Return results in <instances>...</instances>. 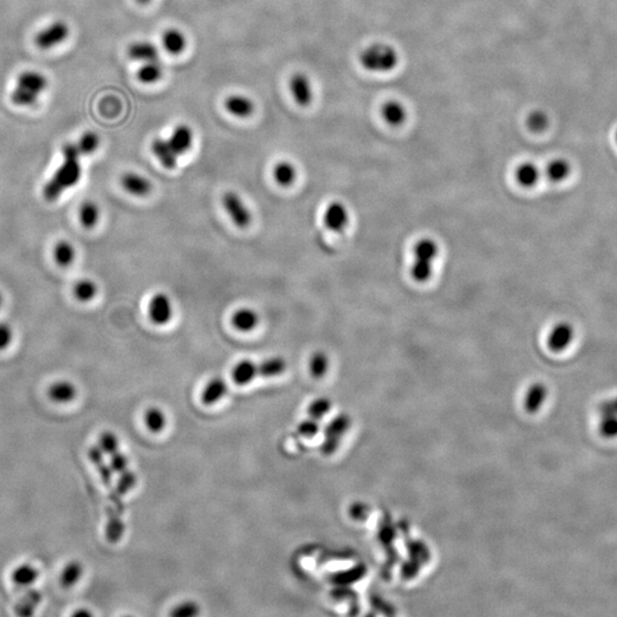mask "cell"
I'll use <instances>...</instances> for the list:
<instances>
[{"label":"cell","mask_w":617,"mask_h":617,"mask_svg":"<svg viewBox=\"0 0 617 617\" xmlns=\"http://www.w3.org/2000/svg\"><path fill=\"white\" fill-rule=\"evenodd\" d=\"M62 154V165L43 189L44 198L50 203L57 201L63 192L75 187L82 179V170L79 161L82 154L77 145L68 143L63 147Z\"/></svg>","instance_id":"6da1fadb"},{"label":"cell","mask_w":617,"mask_h":617,"mask_svg":"<svg viewBox=\"0 0 617 617\" xmlns=\"http://www.w3.org/2000/svg\"><path fill=\"white\" fill-rule=\"evenodd\" d=\"M439 256V245L429 237L421 238L413 246L411 277L414 282L426 284L435 273V264Z\"/></svg>","instance_id":"7a4b0ae2"},{"label":"cell","mask_w":617,"mask_h":617,"mask_svg":"<svg viewBox=\"0 0 617 617\" xmlns=\"http://www.w3.org/2000/svg\"><path fill=\"white\" fill-rule=\"evenodd\" d=\"M48 86V78L43 73L32 70L24 71L17 77L12 93L13 103L19 107H31L37 103L38 99Z\"/></svg>","instance_id":"3957f363"},{"label":"cell","mask_w":617,"mask_h":617,"mask_svg":"<svg viewBox=\"0 0 617 617\" xmlns=\"http://www.w3.org/2000/svg\"><path fill=\"white\" fill-rule=\"evenodd\" d=\"M359 62L370 73H390L398 66V52L388 44L370 45L361 52Z\"/></svg>","instance_id":"277c9868"},{"label":"cell","mask_w":617,"mask_h":617,"mask_svg":"<svg viewBox=\"0 0 617 617\" xmlns=\"http://www.w3.org/2000/svg\"><path fill=\"white\" fill-rule=\"evenodd\" d=\"M223 206L235 226L244 229L251 224L252 214L242 198L235 192L228 191L223 196Z\"/></svg>","instance_id":"5b68a950"},{"label":"cell","mask_w":617,"mask_h":617,"mask_svg":"<svg viewBox=\"0 0 617 617\" xmlns=\"http://www.w3.org/2000/svg\"><path fill=\"white\" fill-rule=\"evenodd\" d=\"M70 35L69 25L63 21H55L43 29L35 38V43L41 50H50L62 44Z\"/></svg>","instance_id":"8992f818"},{"label":"cell","mask_w":617,"mask_h":617,"mask_svg":"<svg viewBox=\"0 0 617 617\" xmlns=\"http://www.w3.org/2000/svg\"><path fill=\"white\" fill-rule=\"evenodd\" d=\"M324 223L333 232L344 231L350 223V213L341 201H332L324 212Z\"/></svg>","instance_id":"52a82bcc"},{"label":"cell","mask_w":617,"mask_h":617,"mask_svg":"<svg viewBox=\"0 0 617 617\" xmlns=\"http://www.w3.org/2000/svg\"><path fill=\"white\" fill-rule=\"evenodd\" d=\"M350 420L345 415L335 417L325 429V442L323 444V451L325 454H332L339 446L340 440L348 431Z\"/></svg>","instance_id":"ba28073f"},{"label":"cell","mask_w":617,"mask_h":617,"mask_svg":"<svg viewBox=\"0 0 617 617\" xmlns=\"http://www.w3.org/2000/svg\"><path fill=\"white\" fill-rule=\"evenodd\" d=\"M149 317L158 326L166 325L173 317L172 302L164 293H157L149 303Z\"/></svg>","instance_id":"9c48e42d"},{"label":"cell","mask_w":617,"mask_h":617,"mask_svg":"<svg viewBox=\"0 0 617 617\" xmlns=\"http://www.w3.org/2000/svg\"><path fill=\"white\" fill-rule=\"evenodd\" d=\"M573 340V326L568 323H559L550 331L548 347L553 352L564 351L569 347Z\"/></svg>","instance_id":"30bf717a"},{"label":"cell","mask_w":617,"mask_h":617,"mask_svg":"<svg viewBox=\"0 0 617 617\" xmlns=\"http://www.w3.org/2000/svg\"><path fill=\"white\" fill-rule=\"evenodd\" d=\"M289 89H291V95L296 101V103L300 104L302 107H307L311 103L312 97H314V92H312L310 80L304 73H295L291 77L289 80Z\"/></svg>","instance_id":"8fae6325"},{"label":"cell","mask_w":617,"mask_h":617,"mask_svg":"<svg viewBox=\"0 0 617 617\" xmlns=\"http://www.w3.org/2000/svg\"><path fill=\"white\" fill-rule=\"evenodd\" d=\"M151 151L164 167H166L168 170L175 168L179 154H176L168 140L156 138L151 145Z\"/></svg>","instance_id":"7c38bea8"},{"label":"cell","mask_w":617,"mask_h":617,"mask_svg":"<svg viewBox=\"0 0 617 617\" xmlns=\"http://www.w3.org/2000/svg\"><path fill=\"white\" fill-rule=\"evenodd\" d=\"M122 188L133 196L143 197L150 194L152 185L149 180L145 176L136 174V173H126L122 177Z\"/></svg>","instance_id":"4fadbf2b"},{"label":"cell","mask_w":617,"mask_h":617,"mask_svg":"<svg viewBox=\"0 0 617 617\" xmlns=\"http://www.w3.org/2000/svg\"><path fill=\"white\" fill-rule=\"evenodd\" d=\"M381 115L388 125L398 127L407 119V110L399 101H388L383 104Z\"/></svg>","instance_id":"5bb4252c"},{"label":"cell","mask_w":617,"mask_h":617,"mask_svg":"<svg viewBox=\"0 0 617 617\" xmlns=\"http://www.w3.org/2000/svg\"><path fill=\"white\" fill-rule=\"evenodd\" d=\"M226 392H228V386L226 381L222 377H214L205 386L201 393V402L206 406L217 404L226 395Z\"/></svg>","instance_id":"9a60e30c"},{"label":"cell","mask_w":617,"mask_h":617,"mask_svg":"<svg viewBox=\"0 0 617 617\" xmlns=\"http://www.w3.org/2000/svg\"><path fill=\"white\" fill-rule=\"evenodd\" d=\"M77 395V388L69 381H59L48 389V397L57 404H68L75 400Z\"/></svg>","instance_id":"2e32d148"},{"label":"cell","mask_w":617,"mask_h":617,"mask_svg":"<svg viewBox=\"0 0 617 617\" xmlns=\"http://www.w3.org/2000/svg\"><path fill=\"white\" fill-rule=\"evenodd\" d=\"M257 376V363L244 359L235 363L232 370V379L237 386H247L254 381Z\"/></svg>","instance_id":"e0dca14e"},{"label":"cell","mask_w":617,"mask_h":617,"mask_svg":"<svg viewBox=\"0 0 617 617\" xmlns=\"http://www.w3.org/2000/svg\"><path fill=\"white\" fill-rule=\"evenodd\" d=\"M173 149L175 150L176 154H187L190 147H192L194 142V134L190 127L187 125H180L173 131L170 138H168Z\"/></svg>","instance_id":"ac0fdd59"},{"label":"cell","mask_w":617,"mask_h":617,"mask_svg":"<svg viewBox=\"0 0 617 617\" xmlns=\"http://www.w3.org/2000/svg\"><path fill=\"white\" fill-rule=\"evenodd\" d=\"M88 458L91 460L92 463L94 464L97 472L100 473L104 485L107 486L108 488H111L112 487L113 472L109 464L106 463L104 453L99 447V445L93 446V447L88 449Z\"/></svg>","instance_id":"d6986e66"},{"label":"cell","mask_w":617,"mask_h":617,"mask_svg":"<svg viewBox=\"0 0 617 617\" xmlns=\"http://www.w3.org/2000/svg\"><path fill=\"white\" fill-rule=\"evenodd\" d=\"M514 176L518 184L523 188L530 189L541 180V170L534 163H523L517 167Z\"/></svg>","instance_id":"ffe728a7"},{"label":"cell","mask_w":617,"mask_h":617,"mask_svg":"<svg viewBox=\"0 0 617 617\" xmlns=\"http://www.w3.org/2000/svg\"><path fill=\"white\" fill-rule=\"evenodd\" d=\"M224 107L231 113L232 116L246 118L251 116L254 111V104L248 97L242 95H231L224 101Z\"/></svg>","instance_id":"44dd1931"},{"label":"cell","mask_w":617,"mask_h":617,"mask_svg":"<svg viewBox=\"0 0 617 617\" xmlns=\"http://www.w3.org/2000/svg\"><path fill=\"white\" fill-rule=\"evenodd\" d=\"M129 57L134 61L149 62L158 60L159 50L149 41H138L131 45L129 48Z\"/></svg>","instance_id":"7402d4cb"},{"label":"cell","mask_w":617,"mask_h":617,"mask_svg":"<svg viewBox=\"0 0 617 617\" xmlns=\"http://www.w3.org/2000/svg\"><path fill=\"white\" fill-rule=\"evenodd\" d=\"M232 325L240 332H251L259 324V314L253 309L242 307L232 316Z\"/></svg>","instance_id":"603a6c76"},{"label":"cell","mask_w":617,"mask_h":617,"mask_svg":"<svg viewBox=\"0 0 617 617\" xmlns=\"http://www.w3.org/2000/svg\"><path fill=\"white\" fill-rule=\"evenodd\" d=\"M548 390L546 386L542 383H535L532 384L528 391H527L526 397H525V408L530 413H535L542 407L543 402L546 399Z\"/></svg>","instance_id":"cb8c5ba5"},{"label":"cell","mask_w":617,"mask_h":617,"mask_svg":"<svg viewBox=\"0 0 617 617\" xmlns=\"http://www.w3.org/2000/svg\"><path fill=\"white\" fill-rule=\"evenodd\" d=\"M161 41H163L164 48L173 55H179L187 46V39H185L184 35L177 29H168L164 32Z\"/></svg>","instance_id":"d4e9b609"},{"label":"cell","mask_w":617,"mask_h":617,"mask_svg":"<svg viewBox=\"0 0 617 617\" xmlns=\"http://www.w3.org/2000/svg\"><path fill=\"white\" fill-rule=\"evenodd\" d=\"M41 573L34 565L22 564L13 570L12 581L19 586H30L35 584Z\"/></svg>","instance_id":"484cf974"},{"label":"cell","mask_w":617,"mask_h":617,"mask_svg":"<svg viewBox=\"0 0 617 617\" xmlns=\"http://www.w3.org/2000/svg\"><path fill=\"white\" fill-rule=\"evenodd\" d=\"M84 575V566L78 560L70 561L66 567L63 568L60 575L61 586L66 589H70L75 586L80 581Z\"/></svg>","instance_id":"4316f807"},{"label":"cell","mask_w":617,"mask_h":617,"mask_svg":"<svg viewBox=\"0 0 617 617\" xmlns=\"http://www.w3.org/2000/svg\"><path fill=\"white\" fill-rule=\"evenodd\" d=\"M570 165L567 160L555 159L545 167V175L553 183H560L567 179L570 174Z\"/></svg>","instance_id":"83f0119b"},{"label":"cell","mask_w":617,"mask_h":617,"mask_svg":"<svg viewBox=\"0 0 617 617\" xmlns=\"http://www.w3.org/2000/svg\"><path fill=\"white\" fill-rule=\"evenodd\" d=\"M287 363L285 359L280 357H273L261 363H257V376L262 377H275L282 375L286 370Z\"/></svg>","instance_id":"f1b7e54d"},{"label":"cell","mask_w":617,"mask_h":617,"mask_svg":"<svg viewBox=\"0 0 617 617\" xmlns=\"http://www.w3.org/2000/svg\"><path fill=\"white\" fill-rule=\"evenodd\" d=\"M143 421H145V428L152 433H160L166 428V414L158 407H150L147 409L145 416H143Z\"/></svg>","instance_id":"f546056e"},{"label":"cell","mask_w":617,"mask_h":617,"mask_svg":"<svg viewBox=\"0 0 617 617\" xmlns=\"http://www.w3.org/2000/svg\"><path fill=\"white\" fill-rule=\"evenodd\" d=\"M161 75L163 66L158 60L143 63V66L138 71V80L145 84H154L161 78Z\"/></svg>","instance_id":"4dcf8cb0"},{"label":"cell","mask_w":617,"mask_h":617,"mask_svg":"<svg viewBox=\"0 0 617 617\" xmlns=\"http://www.w3.org/2000/svg\"><path fill=\"white\" fill-rule=\"evenodd\" d=\"M120 516L122 514H118L117 511L115 512V511L111 510V512L109 514V519H108L106 536H107L108 541L113 543V544L119 542L122 535H124V532H125V525L120 519Z\"/></svg>","instance_id":"1f68e13d"},{"label":"cell","mask_w":617,"mask_h":617,"mask_svg":"<svg viewBox=\"0 0 617 617\" xmlns=\"http://www.w3.org/2000/svg\"><path fill=\"white\" fill-rule=\"evenodd\" d=\"M99 219H100V210L93 201H85L79 208V221L86 229L94 228Z\"/></svg>","instance_id":"d6a6232c"},{"label":"cell","mask_w":617,"mask_h":617,"mask_svg":"<svg viewBox=\"0 0 617 617\" xmlns=\"http://www.w3.org/2000/svg\"><path fill=\"white\" fill-rule=\"evenodd\" d=\"M54 259L60 266L66 268L73 263L75 257V247L66 240H61L54 247Z\"/></svg>","instance_id":"836d02e7"},{"label":"cell","mask_w":617,"mask_h":617,"mask_svg":"<svg viewBox=\"0 0 617 617\" xmlns=\"http://www.w3.org/2000/svg\"><path fill=\"white\" fill-rule=\"evenodd\" d=\"M273 177L279 185L289 187L296 179V170L291 163L282 161L277 164L276 167L273 168Z\"/></svg>","instance_id":"e575fe53"},{"label":"cell","mask_w":617,"mask_h":617,"mask_svg":"<svg viewBox=\"0 0 617 617\" xmlns=\"http://www.w3.org/2000/svg\"><path fill=\"white\" fill-rule=\"evenodd\" d=\"M329 368V359L325 352L317 351L311 356L309 370L314 379H321L326 375Z\"/></svg>","instance_id":"d590c367"},{"label":"cell","mask_w":617,"mask_h":617,"mask_svg":"<svg viewBox=\"0 0 617 617\" xmlns=\"http://www.w3.org/2000/svg\"><path fill=\"white\" fill-rule=\"evenodd\" d=\"M41 593H38L36 590L29 591L24 598L21 599V602L16 606V614L20 616H30L34 614L36 607L41 604Z\"/></svg>","instance_id":"8d00e7d4"},{"label":"cell","mask_w":617,"mask_h":617,"mask_svg":"<svg viewBox=\"0 0 617 617\" xmlns=\"http://www.w3.org/2000/svg\"><path fill=\"white\" fill-rule=\"evenodd\" d=\"M97 293V286L93 280L82 279L77 282L75 286V295L77 300L80 302H89L95 298Z\"/></svg>","instance_id":"74e56055"},{"label":"cell","mask_w":617,"mask_h":617,"mask_svg":"<svg viewBox=\"0 0 617 617\" xmlns=\"http://www.w3.org/2000/svg\"><path fill=\"white\" fill-rule=\"evenodd\" d=\"M99 447L102 449L104 454L110 456L117 451H119V439L112 431H104L101 433L99 438Z\"/></svg>","instance_id":"f35d334b"},{"label":"cell","mask_w":617,"mask_h":617,"mask_svg":"<svg viewBox=\"0 0 617 617\" xmlns=\"http://www.w3.org/2000/svg\"><path fill=\"white\" fill-rule=\"evenodd\" d=\"M75 145L78 147L79 152L82 156L92 154L96 151L97 147L100 145V138L94 132H87L79 138L78 143Z\"/></svg>","instance_id":"ab89813d"},{"label":"cell","mask_w":617,"mask_h":617,"mask_svg":"<svg viewBox=\"0 0 617 617\" xmlns=\"http://www.w3.org/2000/svg\"><path fill=\"white\" fill-rule=\"evenodd\" d=\"M332 407V402L327 398H318L312 401L307 407V416L319 421L323 419Z\"/></svg>","instance_id":"60d3db41"},{"label":"cell","mask_w":617,"mask_h":617,"mask_svg":"<svg viewBox=\"0 0 617 617\" xmlns=\"http://www.w3.org/2000/svg\"><path fill=\"white\" fill-rule=\"evenodd\" d=\"M527 127L534 133H541L549 125V117L541 110H536L528 115L526 120Z\"/></svg>","instance_id":"b9f144b4"},{"label":"cell","mask_w":617,"mask_h":617,"mask_svg":"<svg viewBox=\"0 0 617 617\" xmlns=\"http://www.w3.org/2000/svg\"><path fill=\"white\" fill-rule=\"evenodd\" d=\"M201 614V607L194 602H181L175 606L170 611V616L174 617H194Z\"/></svg>","instance_id":"7bdbcfd3"},{"label":"cell","mask_w":617,"mask_h":617,"mask_svg":"<svg viewBox=\"0 0 617 617\" xmlns=\"http://www.w3.org/2000/svg\"><path fill=\"white\" fill-rule=\"evenodd\" d=\"M135 485H136V474L129 469L120 473L116 491L120 495H125L134 488Z\"/></svg>","instance_id":"ee69618b"},{"label":"cell","mask_w":617,"mask_h":617,"mask_svg":"<svg viewBox=\"0 0 617 617\" xmlns=\"http://www.w3.org/2000/svg\"><path fill=\"white\" fill-rule=\"evenodd\" d=\"M599 430L606 438L617 437V415H602Z\"/></svg>","instance_id":"f6af8a7d"},{"label":"cell","mask_w":617,"mask_h":617,"mask_svg":"<svg viewBox=\"0 0 617 617\" xmlns=\"http://www.w3.org/2000/svg\"><path fill=\"white\" fill-rule=\"evenodd\" d=\"M296 430H298V435L304 438H314L317 436V433H319L320 428L318 421L307 417L298 423Z\"/></svg>","instance_id":"bcb514c9"},{"label":"cell","mask_w":617,"mask_h":617,"mask_svg":"<svg viewBox=\"0 0 617 617\" xmlns=\"http://www.w3.org/2000/svg\"><path fill=\"white\" fill-rule=\"evenodd\" d=\"M109 465L113 473L120 474L124 471L129 470V458L122 451H117L116 453L110 455Z\"/></svg>","instance_id":"7dc6e473"},{"label":"cell","mask_w":617,"mask_h":617,"mask_svg":"<svg viewBox=\"0 0 617 617\" xmlns=\"http://www.w3.org/2000/svg\"><path fill=\"white\" fill-rule=\"evenodd\" d=\"M13 339V331L10 325L5 323H0V350L6 349L10 347V342Z\"/></svg>","instance_id":"c3c4849f"},{"label":"cell","mask_w":617,"mask_h":617,"mask_svg":"<svg viewBox=\"0 0 617 617\" xmlns=\"http://www.w3.org/2000/svg\"><path fill=\"white\" fill-rule=\"evenodd\" d=\"M599 411L602 415H617V397L600 405Z\"/></svg>","instance_id":"681fc988"},{"label":"cell","mask_w":617,"mask_h":617,"mask_svg":"<svg viewBox=\"0 0 617 617\" xmlns=\"http://www.w3.org/2000/svg\"><path fill=\"white\" fill-rule=\"evenodd\" d=\"M73 615H75V616H80V615H86V616H91L92 613H91V611H82H82H75V614H73Z\"/></svg>","instance_id":"f907efd6"},{"label":"cell","mask_w":617,"mask_h":617,"mask_svg":"<svg viewBox=\"0 0 617 617\" xmlns=\"http://www.w3.org/2000/svg\"><path fill=\"white\" fill-rule=\"evenodd\" d=\"M136 1H138V3H143V5H145V3H150V0H136Z\"/></svg>","instance_id":"816d5d0a"},{"label":"cell","mask_w":617,"mask_h":617,"mask_svg":"<svg viewBox=\"0 0 617 617\" xmlns=\"http://www.w3.org/2000/svg\"><path fill=\"white\" fill-rule=\"evenodd\" d=\"M1 304H3V296L0 294V307H1Z\"/></svg>","instance_id":"f5cc1de1"},{"label":"cell","mask_w":617,"mask_h":617,"mask_svg":"<svg viewBox=\"0 0 617 617\" xmlns=\"http://www.w3.org/2000/svg\"><path fill=\"white\" fill-rule=\"evenodd\" d=\"M616 140H617V134H616Z\"/></svg>","instance_id":"db71d44e"}]
</instances>
